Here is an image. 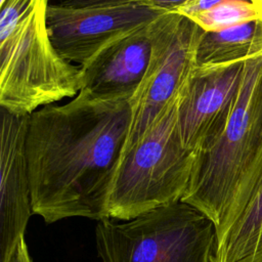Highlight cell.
I'll return each mask as SVG.
<instances>
[{
  "label": "cell",
  "instance_id": "6da1fadb",
  "mask_svg": "<svg viewBox=\"0 0 262 262\" xmlns=\"http://www.w3.org/2000/svg\"><path fill=\"white\" fill-rule=\"evenodd\" d=\"M130 118V99L84 92L32 113L27 157L33 214L48 224L108 218Z\"/></svg>",
  "mask_w": 262,
  "mask_h": 262
},
{
  "label": "cell",
  "instance_id": "7a4b0ae2",
  "mask_svg": "<svg viewBox=\"0 0 262 262\" xmlns=\"http://www.w3.org/2000/svg\"><path fill=\"white\" fill-rule=\"evenodd\" d=\"M262 145V56L245 61L235 105L219 138L199 154L181 201L215 225L227 222Z\"/></svg>",
  "mask_w": 262,
  "mask_h": 262
},
{
  "label": "cell",
  "instance_id": "3957f363",
  "mask_svg": "<svg viewBox=\"0 0 262 262\" xmlns=\"http://www.w3.org/2000/svg\"><path fill=\"white\" fill-rule=\"evenodd\" d=\"M180 95L141 138L124 151L108 200V218L129 220L157 207L181 201L198 154L186 147L181 138Z\"/></svg>",
  "mask_w": 262,
  "mask_h": 262
},
{
  "label": "cell",
  "instance_id": "277c9868",
  "mask_svg": "<svg viewBox=\"0 0 262 262\" xmlns=\"http://www.w3.org/2000/svg\"><path fill=\"white\" fill-rule=\"evenodd\" d=\"M216 246L214 223L182 201L95 226L101 262H215Z\"/></svg>",
  "mask_w": 262,
  "mask_h": 262
},
{
  "label": "cell",
  "instance_id": "5b68a950",
  "mask_svg": "<svg viewBox=\"0 0 262 262\" xmlns=\"http://www.w3.org/2000/svg\"><path fill=\"white\" fill-rule=\"evenodd\" d=\"M47 3L41 0L0 41V104L17 116L80 92V67L64 59L50 40Z\"/></svg>",
  "mask_w": 262,
  "mask_h": 262
},
{
  "label": "cell",
  "instance_id": "8992f818",
  "mask_svg": "<svg viewBox=\"0 0 262 262\" xmlns=\"http://www.w3.org/2000/svg\"><path fill=\"white\" fill-rule=\"evenodd\" d=\"M148 32L149 61L130 98V127L123 154L184 90L196 68V46L204 30L189 17L168 11L148 25Z\"/></svg>",
  "mask_w": 262,
  "mask_h": 262
},
{
  "label": "cell",
  "instance_id": "52a82bcc",
  "mask_svg": "<svg viewBox=\"0 0 262 262\" xmlns=\"http://www.w3.org/2000/svg\"><path fill=\"white\" fill-rule=\"evenodd\" d=\"M162 13L141 2L87 7L47 3L46 24L58 53L82 66L106 45L149 25Z\"/></svg>",
  "mask_w": 262,
  "mask_h": 262
},
{
  "label": "cell",
  "instance_id": "ba28073f",
  "mask_svg": "<svg viewBox=\"0 0 262 262\" xmlns=\"http://www.w3.org/2000/svg\"><path fill=\"white\" fill-rule=\"evenodd\" d=\"M245 61L196 67L178 101V125L186 147L198 155L225 130L241 87Z\"/></svg>",
  "mask_w": 262,
  "mask_h": 262
},
{
  "label": "cell",
  "instance_id": "9c48e42d",
  "mask_svg": "<svg viewBox=\"0 0 262 262\" xmlns=\"http://www.w3.org/2000/svg\"><path fill=\"white\" fill-rule=\"evenodd\" d=\"M30 115L2 108L0 131V262H7L33 215L27 157Z\"/></svg>",
  "mask_w": 262,
  "mask_h": 262
},
{
  "label": "cell",
  "instance_id": "30bf717a",
  "mask_svg": "<svg viewBox=\"0 0 262 262\" xmlns=\"http://www.w3.org/2000/svg\"><path fill=\"white\" fill-rule=\"evenodd\" d=\"M149 56L147 25L115 40L80 66V92L130 99L143 79Z\"/></svg>",
  "mask_w": 262,
  "mask_h": 262
},
{
  "label": "cell",
  "instance_id": "8fae6325",
  "mask_svg": "<svg viewBox=\"0 0 262 262\" xmlns=\"http://www.w3.org/2000/svg\"><path fill=\"white\" fill-rule=\"evenodd\" d=\"M215 262H262V145L217 234Z\"/></svg>",
  "mask_w": 262,
  "mask_h": 262
},
{
  "label": "cell",
  "instance_id": "7c38bea8",
  "mask_svg": "<svg viewBox=\"0 0 262 262\" xmlns=\"http://www.w3.org/2000/svg\"><path fill=\"white\" fill-rule=\"evenodd\" d=\"M262 56V18L220 31H204L196 52V67L220 66Z\"/></svg>",
  "mask_w": 262,
  "mask_h": 262
},
{
  "label": "cell",
  "instance_id": "4fadbf2b",
  "mask_svg": "<svg viewBox=\"0 0 262 262\" xmlns=\"http://www.w3.org/2000/svg\"><path fill=\"white\" fill-rule=\"evenodd\" d=\"M261 18V5L251 0H225L190 19L204 31H220Z\"/></svg>",
  "mask_w": 262,
  "mask_h": 262
},
{
  "label": "cell",
  "instance_id": "5bb4252c",
  "mask_svg": "<svg viewBox=\"0 0 262 262\" xmlns=\"http://www.w3.org/2000/svg\"><path fill=\"white\" fill-rule=\"evenodd\" d=\"M41 0H4L0 3V41L13 31Z\"/></svg>",
  "mask_w": 262,
  "mask_h": 262
},
{
  "label": "cell",
  "instance_id": "9a60e30c",
  "mask_svg": "<svg viewBox=\"0 0 262 262\" xmlns=\"http://www.w3.org/2000/svg\"><path fill=\"white\" fill-rule=\"evenodd\" d=\"M223 1L225 0H188L184 4L180 5L175 11L191 18L199 13L213 8Z\"/></svg>",
  "mask_w": 262,
  "mask_h": 262
},
{
  "label": "cell",
  "instance_id": "2e32d148",
  "mask_svg": "<svg viewBox=\"0 0 262 262\" xmlns=\"http://www.w3.org/2000/svg\"><path fill=\"white\" fill-rule=\"evenodd\" d=\"M138 2V0H64L61 4L71 7H87L100 5H117Z\"/></svg>",
  "mask_w": 262,
  "mask_h": 262
},
{
  "label": "cell",
  "instance_id": "e0dca14e",
  "mask_svg": "<svg viewBox=\"0 0 262 262\" xmlns=\"http://www.w3.org/2000/svg\"><path fill=\"white\" fill-rule=\"evenodd\" d=\"M186 1L188 0H138V2L144 3L164 12L175 11L180 5L184 4Z\"/></svg>",
  "mask_w": 262,
  "mask_h": 262
},
{
  "label": "cell",
  "instance_id": "ac0fdd59",
  "mask_svg": "<svg viewBox=\"0 0 262 262\" xmlns=\"http://www.w3.org/2000/svg\"><path fill=\"white\" fill-rule=\"evenodd\" d=\"M7 262H34L30 255L25 236L16 244V247Z\"/></svg>",
  "mask_w": 262,
  "mask_h": 262
},
{
  "label": "cell",
  "instance_id": "d6986e66",
  "mask_svg": "<svg viewBox=\"0 0 262 262\" xmlns=\"http://www.w3.org/2000/svg\"><path fill=\"white\" fill-rule=\"evenodd\" d=\"M252 2H254V3H256V4H258V5H261L262 6V0H251Z\"/></svg>",
  "mask_w": 262,
  "mask_h": 262
},
{
  "label": "cell",
  "instance_id": "ffe728a7",
  "mask_svg": "<svg viewBox=\"0 0 262 262\" xmlns=\"http://www.w3.org/2000/svg\"><path fill=\"white\" fill-rule=\"evenodd\" d=\"M3 1H4V0H0V3H2V2H3Z\"/></svg>",
  "mask_w": 262,
  "mask_h": 262
}]
</instances>
